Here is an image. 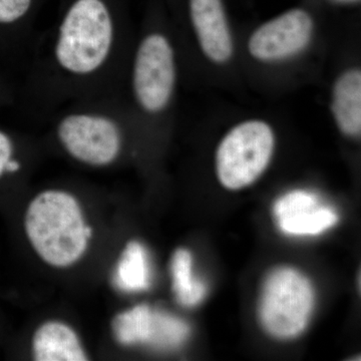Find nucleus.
<instances>
[{"label":"nucleus","mask_w":361,"mask_h":361,"mask_svg":"<svg viewBox=\"0 0 361 361\" xmlns=\"http://www.w3.org/2000/svg\"><path fill=\"white\" fill-rule=\"evenodd\" d=\"M134 40L111 0H70L37 37L18 99L49 116L71 102L123 92Z\"/></svg>","instance_id":"obj_1"},{"label":"nucleus","mask_w":361,"mask_h":361,"mask_svg":"<svg viewBox=\"0 0 361 361\" xmlns=\"http://www.w3.org/2000/svg\"><path fill=\"white\" fill-rule=\"evenodd\" d=\"M49 116L56 146L71 160L90 168L116 165L137 130L123 92L71 102Z\"/></svg>","instance_id":"obj_2"},{"label":"nucleus","mask_w":361,"mask_h":361,"mask_svg":"<svg viewBox=\"0 0 361 361\" xmlns=\"http://www.w3.org/2000/svg\"><path fill=\"white\" fill-rule=\"evenodd\" d=\"M180 71L174 35L161 23H149L135 37L123 87L135 129L167 123L175 108Z\"/></svg>","instance_id":"obj_3"},{"label":"nucleus","mask_w":361,"mask_h":361,"mask_svg":"<svg viewBox=\"0 0 361 361\" xmlns=\"http://www.w3.org/2000/svg\"><path fill=\"white\" fill-rule=\"evenodd\" d=\"M25 230L33 250L44 262L56 268L77 263L92 235L78 199L59 189L44 190L30 201Z\"/></svg>","instance_id":"obj_4"},{"label":"nucleus","mask_w":361,"mask_h":361,"mask_svg":"<svg viewBox=\"0 0 361 361\" xmlns=\"http://www.w3.org/2000/svg\"><path fill=\"white\" fill-rule=\"evenodd\" d=\"M276 148L274 128L260 118H246L226 132L215 153V172L225 189L238 191L260 179Z\"/></svg>","instance_id":"obj_5"},{"label":"nucleus","mask_w":361,"mask_h":361,"mask_svg":"<svg viewBox=\"0 0 361 361\" xmlns=\"http://www.w3.org/2000/svg\"><path fill=\"white\" fill-rule=\"evenodd\" d=\"M313 306L314 291L310 280L293 268H277L263 285L259 318L270 336L293 338L307 326Z\"/></svg>","instance_id":"obj_6"},{"label":"nucleus","mask_w":361,"mask_h":361,"mask_svg":"<svg viewBox=\"0 0 361 361\" xmlns=\"http://www.w3.org/2000/svg\"><path fill=\"white\" fill-rule=\"evenodd\" d=\"M315 30L310 11L295 7L257 26L247 39V52L261 65H282L310 49Z\"/></svg>","instance_id":"obj_7"},{"label":"nucleus","mask_w":361,"mask_h":361,"mask_svg":"<svg viewBox=\"0 0 361 361\" xmlns=\"http://www.w3.org/2000/svg\"><path fill=\"white\" fill-rule=\"evenodd\" d=\"M188 18L202 56L215 66L231 63L235 39L223 0H188Z\"/></svg>","instance_id":"obj_8"},{"label":"nucleus","mask_w":361,"mask_h":361,"mask_svg":"<svg viewBox=\"0 0 361 361\" xmlns=\"http://www.w3.org/2000/svg\"><path fill=\"white\" fill-rule=\"evenodd\" d=\"M274 214L280 229L292 235H317L338 221L334 211L318 207L317 199L306 192L285 195L275 204Z\"/></svg>","instance_id":"obj_9"},{"label":"nucleus","mask_w":361,"mask_h":361,"mask_svg":"<svg viewBox=\"0 0 361 361\" xmlns=\"http://www.w3.org/2000/svg\"><path fill=\"white\" fill-rule=\"evenodd\" d=\"M329 111L344 137L361 135V70L357 66L339 73L330 90Z\"/></svg>","instance_id":"obj_10"},{"label":"nucleus","mask_w":361,"mask_h":361,"mask_svg":"<svg viewBox=\"0 0 361 361\" xmlns=\"http://www.w3.org/2000/svg\"><path fill=\"white\" fill-rule=\"evenodd\" d=\"M33 358L37 361L89 360L77 332L66 323H42L32 337Z\"/></svg>","instance_id":"obj_11"},{"label":"nucleus","mask_w":361,"mask_h":361,"mask_svg":"<svg viewBox=\"0 0 361 361\" xmlns=\"http://www.w3.org/2000/svg\"><path fill=\"white\" fill-rule=\"evenodd\" d=\"M158 317L145 305L116 316L113 325L116 338L125 344L157 341Z\"/></svg>","instance_id":"obj_12"},{"label":"nucleus","mask_w":361,"mask_h":361,"mask_svg":"<svg viewBox=\"0 0 361 361\" xmlns=\"http://www.w3.org/2000/svg\"><path fill=\"white\" fill-rule=\"evenodd\" d=\"M173 290L180 304L195 306L203 300L206 294L205 285L194 279L192 274V256L186 249L175 251L171 262Z\"/></svg>","instance_id":"obj_13"},{"label":"nucleus","mask_w":361,"mask_h":361,"mask_svg":"<svg viewBox=\"0 0 361 361\" xmlns=\"http://www.w3.org/2000/svg\"><path fill=\"white\" fill-rule=\"evenodd\" d=\"M118 283L126 290L137 291L149 285L146 254L141 244L132 241L123 250L118 268Z\"/></svg>","instance_id":"obj_14"},{"label":"nucleus","mask_w":361,"mask_h":361,"mask_svg":"<svg viewBox=\"0 0 361 361\" xmlns=\"http://www.w3.org/2000/svg\"><path fill=\"white\" fill-rule=\"evenodd\" d=\"M23 170L18 157V142L8 130L0 128V179L7 174L14 175Z\"/></svg>","instance_id":"obj_15"},{"label":"nucleus","mask_w":361,"mask_h":361,"mask_svg":"<svg viewBox=\"0 0 361 361\" xmlns=\"http://www.w3.org/2000/svg\"><path fill=\"white\" fill-rule=\"evenodd\" d=\"M18 99V90L13 82L0 68V111L9 108L16 103Z\"/></svg>","instance_id":"obj_16"},{"label":"nucleus","mask_w":361,"mask_h":361,"mask_svg":"<svg viewBox=\"0 0 361 361\" xmlns=\"http://www.w3.org/2000/svg\"><path fill=\"white\" fill-rule=\"evenodd\" d=\"M332 1L339 4H353L360 2V0H332Z\"/></svg>","instance_id":"obj_17"}]
</instances>
